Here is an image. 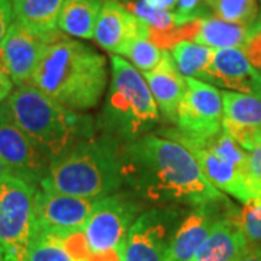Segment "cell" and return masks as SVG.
<instances>
[{"mask_svg": "<svg viewBox=\"0 0 261 261\" xmlns=\"http://www.w3.org/2000/svg\"><path fill=\"white\" fill-rule=\"evenodd\" d=\"M148 3L151 8L159 10H173L176 6H177L178 0H145Z\"/></svg>", "mask_w": 261, "mask_h": 261, "instance_id": "cell-34", "label": "cell"}, {"mask_svg": "<svg viewBox=\"0 0 261 261\" xmlns=\"http://www.w3.org/2000/svg\"><path fill=\"white\" fill-rule=\"evenodd\" d=\"M87 261H121L116 250L102 252V254H90Z\"/></svg>", "mask_w": 261, "mask_h": 261, "instance_id": "cell-35", "label": "cell"}, {"mask_svg": "<svg viewBox=\"0 0 261 261\" xmlns=\"http://www.w3.org/2000/svg\"><path fill=\"white\" fill-rule=\"evenodd\" d=\"M60 37L63 34L58 29L42 34L13 20L0 44V73L8 75L16 87L31 83L42 53Z\"/></svg>", "mask_w": 261, "mask_h": 261, "instance_id": "cell-11", "label": "cell"}, {"mask_svg": "<svg viewBox=\"0 0 261 261\" xmlns=\"http://www.w3.org/2000/svg\"><path fill=\"white\" fill-rule=\"evenodd\" d=\"M209 84H218L261 100V73L238 48L215 49Z\"/></svg>", "mask_w": 261, "mask_h": 261, "instance_id": "cell-15", "label": "cell"}, {"mask_svg": "<svg viewBox=\"0 0 261 261\" xmlns=\"http://www.w3.org/2000/svg\"><path fill=\"white\" fill-rule=\"evenodd\" d=\"M233 219L244 233L250 250L261 247V200H252L238 211H233Z\"/></svg>", "mask_w": 261, "mask_h": 261, "instance_id": "cell-28", "label": "cell"}, {"mask_svg": "<svg viewBox=\"0 0 261 261\" xmlns=\"http://www.w3.org/2000/svg\"><path fill=\"white\" fill-rule=\"evenodd\" d=\"M13 22L12 0H0V44Z\"/></svg>", "mask_w": 261, "mask_h": 261, "instance_id": "cell-32", "label": "cell"}, {"mask_svg": "<svg viewBox=\"0 0 261 261\" xmlns=\"http://www.w3.org/2000/svg\"><path fill=\"white\" fill-rule=\"evenodd\" d=\"M221 205L222 203L195 207V211L183 219L171 241L166 261H195L196 254L205 243L215 222L232 207L231 205L221 211Z\"/></svg>", "mask_w": 261, "mask_h": 261, "instance_id": "cell-16", "label": "cell"}, {"mask_svg": "<svg viewBox=\"0 0 261 261\" xmlns=\"http://www.w3.org/2000/svg\"><path fill=\"white\" fill-rule=\"evenodd\" d=\"M257 23H258V25H260V27H261V15H260V18L257 19Z\"/></svg>", "mask_w": 261, "mask_h": 261, "instance_id": "cell-39", "label": "cell"}, {"mask_svg": "<svg viewBox=\"0 0 261 261\" xmlns=\"http://www.w3.org/2000/svg\"><path fill=\"white\" fill-rule=\"evenodd\" d=\"M171 57L177 70L185 77L209 82V68L214 61L215 49L196 44L192 41H181L171 48Z\"/></svg>", "mask_w": 261, "mask_h": 261, "instance_id": "cell-22", "label": "cell"}, {"mask_svg": "<svg viewBox=\"0 0 261 261\" xmlns=\"http://www.w3.org/2000/svg\"><path fill=\"white\" fill-rule=\"evenodd\" d=\"M250 31L251 27L237 25L218 16L206 15L200 19V27L195 38V42L214 49H243L244 44L250 35Z\"/></svg>", "mask_w": 261, "mask_h": 261, "instance_id": "cell-20", "label": "cell"}, {"mask_svg": "<svg viewBox=\"0 0 261 261\" xmlns=\"http://www.w3.org/2000/svg\"><path fill=\"white\" fill-rule=\"evenodd\" d=\"M65 2L67 0H12L13 20L37 32H54Z\"/></svg>", "mask_w": 261, "mask_h": 261, "instance_id": "cell-19", "label": "cell"}, {"mask_svg": "<svg viewBox=\"0 0 261 261\" xmlns=\"http://www.w3.org/2000/svg\"><path fill=\"white\" fill-rule=\"evenodd\" d=\"M260 141H261V130H260Z\"/></svg>", "mask_w": 261, "mask_h": 261, "instance_id": "cell-40", "label": "cell"}, {"mask_svg": "<svg viewBox=\"0 0 261 261\" xmlns=\"http://www.w3.org/2000/svg\"><path fill=\"white\" fill-rule=\"evenodd\" d=\"M9 170L6 167V164L3 163V160L0 159V180H3V178L6 177V176H9Z\"/></svg>", "mask_w": 261, "mask_h": 261, "instance_id": "cell-38", "label": "cell"}, {"mask_svg": "<svg viewBox=\"0 0 261 261\" xmlns=\"http://www.w3.org/2000/svg\"><path fill=\"white\" fill-rule=\"evenodd\" d=\"M243 51L247 60L251 63L258 71L261 70V27L255 22L251 27L250 35L244 44Z\"/></svg>", "mask_w": 261, "mask_h": 261, "instance_id": "cell-29", "label": "cell"}, {"mask_svg": "<svg viewBox=\"0 0 261 261\" xmlns=\"http://www.w3.org/2000/svg\"><path fill=\"white\" fill-rule=\"evenodd\" d=\"M140 205L126 195H111L96 200L84 226L90 254L116 250L140 216Z\"/></svg>", "mask_w": 261, "mask_h": 261, "instance_id": "cell-9", "label": "cell"}, {"mask_svg": "<svg viewBox=\"0 0 261 261\" xmlns=\"http://www.w3.org/2000/svg\"><path fill=\"white\" fill-rule=\"evenodd\" d=\"M132 15L141 19L149 28L159 32H168L178 27L174 13L151 8L145 0H119Z\"/></svg>", "mask_w": 261, "mask_h": 261, "instance_id": "cell-26", "label": "cell"}, {"mask_svg": "<svg viewBox=\"0 0 261 261\" xmlns=\"http://www.w3.org/2000/svg\"><path fill=\"white\" fill-rule=\"evenodd\" d=\"M96 200L54 192L47 187L37 189L35 224L37 232L68 235L83 231Z\"/></svg>", "mask_w": 261, "mask_h": 261, "instance_id": "cell-12", "label": "cell"}, {"mask_svg": "<svg viewBox=\"0 0 261 261\" xmlns=\"http://www.w3.org/2000/svg\"><path fill=\"white\" fill-rule=\"evenodd\" d=\"M148 84L149 92L161 111V115L170 122L176 123L178 105L181 102L187 89L186 77L181 74L174 64L171 54L166 51L154 70L142 73Z\"/></svg>", "mask_w": 261, "mask_h": 261, "instance_id": "cell-17", "label": "cell"}, {"mask_svg": "<svg viewBox=\"0 0 261 261\" xmlns=\"http://www.w3.org/2000/svg\"><path fill=\"white\" fill-rule=\"evenodd\" d=\"M105 0H67L58 19L61 32L92 39Z\"/></svg>", "mask_w": 261, "mask_h": 261, "instance_id": "cell-21", "label": "cell"}, {"mask_svg": "<svg viewBox=\"0 0 261 261\" xmlns=\"http://www.w3.org/2000/svg\"><path fill=\"white\" fill-rule=\"evenodd\" d=\"M0 261H13L10 258V255L6 251V248L3 247V244L0 241Z\"/></svg>", "mask_w": 261, "mask_h": 261, "instance_id": "cell-37", "label": "cell"}, {"mask_svg": "<svg viewBox=\"0 0 261 261\" xmlns=\"http://www.w3.org/2000/svg\"><path fill=\"white\" fill-rule=\"evenodd\" d=\"M248 178L261 200V144L248 151Z\"/></svg>", "mask_w": 261, "mask_h": 261, "instance_id": "cell-31", "label": "cell"}, {"mask_svg": "<svg viewBox=\"0 0 261 261\" xmlns=\"http://www.w3.org/2000/svg\"><path fill=\"white\" fill-rule=\"evenodd\" d=\"M186 83L177 109V130L197 141L214 138L222 130V93L212 84L192 77H186Z\"/></svg>", "mask_w": 261, "mask_h": 261, "instance_id": "cell-10", "label": "cell"}, {"mask_svg": "<svg viewBox=\"0 0 261 261\" xmlns=\"http://www.w3.org/2000/svg\"><path fill=\"white\" fill-rule=\"evenodd\" d=\"M112 79L99 119L105 135L128 144L147 135L160 122L159 106L138 70L119 56L111 57Z\"/></svg>", "mask_w": 261, "mask_h": 261, "instance_id": "cell-5", "label": "cell"}, {"mask_svg": "<svg viewBox=\"0 0 261 261\" xmlns=\"http://www.w3.org/2000/svg\"><path fill=\"white\" fill-rule=\"evenodd\" d=\"M205 0H178L177 9H176V22L177 25H185L187 22H192L197 18L206 16L205 10L202 8V3Z\"/></svg>", "mask_w": 261, "mask_h": 261, "instance_id": "cell-30", "label": "cell"}, {"mask_svg": "<svg viewBox=\"0 0 261 261\" xmlns=\"http://www.w3.org/2000/svg\"><path fill=\"white\" fill-rule=\"evenodd\" d=\"M167 49H161L157 45H154L147 38H138L130 41L125 47L122 56L128 57L132 64L135 65L142 73L154 70L164 58Z\"/></svg>", "mask_w": 261, "mask_h": 261, "instance_id": "cell-27", "label": "cell"}, {"mask_svg": "<svg viewBox=\"0 0 261 261\" xmlns=\"http://www.w3.org/2000/svg\"><path fill=\"white\" fill-rule=\"evenodd\" d=\"M164 135H166V138H171L173 141L181 144L183 147H186L192 152L199 167L202 168L205 177L218 190H222L225 193L233 196L237 200H240L244 205L250 203L252 200H258V196L255 193L250 178L243 170L235 167L225 160L219 159L209 149L187 140L186 137H183L177 129L171 128V129L164 130Z\"/></svg>", "mask_w": 261, "mask_h": 261, "instance_id": "cell-13", "label": "cell"}, {"mask_svg": "<svg viewBox=\"0 0 261 261\" xmlns=\"http://www.w3.org/2000/svg\"><path fill=\"white\" fill-rule=\"evenodd\" d=\"M12 92H13V82L6 74L0 73V106L9 99Z\"/></svg>", "mask_w": 261, "mask_h": 261, "instance_id": "cell-33", "label": "cell"}, {"mask_svg": "<svg viewBox=\"0 0 261 261\" xmlns=\"http://www.w3.org/2000/svg\"><path fill=\"white\" fill-rule=\"evenodd\" d=\"M0 159L15 177L39 186L48 174L51 160L15 122L8 103L0 106Z\"/></svg>", "mask_w": 261, "mask_h": 261, "instance_id": "cell-8", "label": "cell"}, {"mask_svg": "<svg viewBox=\"0 0 261 261\" xmlns=\"http://www.w3.org/2000/svg\"><path fill=\"white\" fill-rule=\"evenodd\" d=\"M205 5L215 16L226 22L244 27H252L257 22V0H205Z\"/></svg>", "mask_w": 261, "mask_h": 261, "instance_id": "cell-24", "label": "cell"}, {"mask_svg": "<svg viewBox=\"0 0 261 261\" xmlns=\"http://www.w3.org/2000/svg\"><path fill=\"white\" fill-rule=\"evenodd\" d=\"M122 176L138 197L151 203L200 207L229 202L205 177L186 147L157 135L122 145Z\"/></svg>", "mask_w": 261, "mask_h": 261, "instance_id": "cell-1", "label": "cell"}, {"mask_svg": "<svg viewBox=\"0 0 261 261\" xmlns=\"http://www.w3.org/2000/svg\"><path fill=\"white\" fill-rule=\"evenodd\" d=\"M37 187L15 176L0 180V241L13 261H27L35 224Z\"/></svg>", "mask_w": 261, "mask_h": 261, "instance_id": "cell-6", "label": "cell"}, {"mask_svg": "<svg viewBox=\"0 0 261 261\" xmlns=\"http://www.w3.org/2000/svg\"><path fill=\"white\" fill-rule=\"evenodd\" d=\"M180 214L171 207L141 214L116 248L121 261H166L178 226Z\"/></svg>", "mask_w": 261, "mask_h": 261, "instance_id": "cell-7", "label": "cell"}, {"mask_svg": "<svg viewBox=\"0 0 261 261\" xmlns=\"http://www.w3.org/2000/svg\"><path fill=\"white\" fill-rule=\"evenodd\" d=\"M106 80L105 57L63 35L42 53L31 84L58 105L80 112L100 102Z\"/></svg>", "mask_w": 261, "mask_h": 261, "instance_id": "cell-2", "label": "cell"}, {"mask_svg": "<svg viewBox=\"0 0 261 261\" xmlns=\"http://www.w3.org/2000/svg\"><path fill=\"white\" fill-rule=\"evenodd\" d=\"M93 38L103 49L122 56L130 41L138 38L148 39V25L132 15L119 0H105Z\"/></svg>", "mask_w": 261, "mask_h": 261, "instance_id": "cell-14", "label": "cell"}, {"mask_svg": "<svg viewBox=\"0 0 261 261\" xmlns=\"http://www.w3.org/2000/svg\"><path fill=\"white\" fill-rule=\"evenodd\" d=\"M233 211L232 206L215 222L195 261H240L250 251L244 233L233 219Z\"/></svg>", "mask_w": 261, "mask_h": 261, "instance_id": "cell-18", "label": "cell"}, {"mask_svg": "<svg viewBox=\"0 0 261 261\" xmlns=\"http://www.w3.org/2000/svg\"><path fill=\"white\" fill-rule=\"evenodd\" d=\"M122 145L108 135L79 141L51 161L39 186L92 200L113 195L123 183Z\"/></svg>", "mask_w": 261, "mask_h": 261, "instance_id": "cell-3", "label": "cell"}, {"mask_svg": "<svg viewBox=\"0 0 261 261\" xmlns=\"http://www.w3.org/2000/svg\"><path fill=\"white\" fill-rule=\"evenodd\" d=\"M27 261H74L56 233L35 232L27 254Z\"/></svg>", "mask_w": 261, "mask_h": 261, "instance_id": "cell-25", "label": "cell"}, {"mask_svg": "<svg viewBox=\"0 0 261 261\" xmlns=\"http://www.w3.org/2000/svg\"><path fill=\"white\" fill-rule=\"evenodd\" d=\"M240 261H261V247L250 250Z\"/></svg>", "mask_w": 261, "mask_h": 261, "instance_id": "cell-36", "label": "cell"}, {"mask_svg": "<svg viewBox=\"0 0 261 261\" xmlns=\"http://www.w3.org/2000/svg\"><path fill=\"white\" fill-rule=\"evenodd\" d=\"M224 118L247 128H261V100L244 93H222Z\"/></svg>", "mask_w": 261, "mask_h": 261, "instance_id": "cell-23", "label": "cell"}, {"mask_svg": "<svg viewBox=\"0 0 261 261\" xmlns=\"http://www.w3.org/2000/svg\"><path fill=\"white\" fill-rule=\"evenodd\" d=\"M15 122L56 160L79 141L93 138V121L58 105L34 84L18 86L6 100Z\"/></svg>", "mask_w": 261, "mask_h": 261, "instance_id": "cell-4", "label": "cell"}]
</instances>
